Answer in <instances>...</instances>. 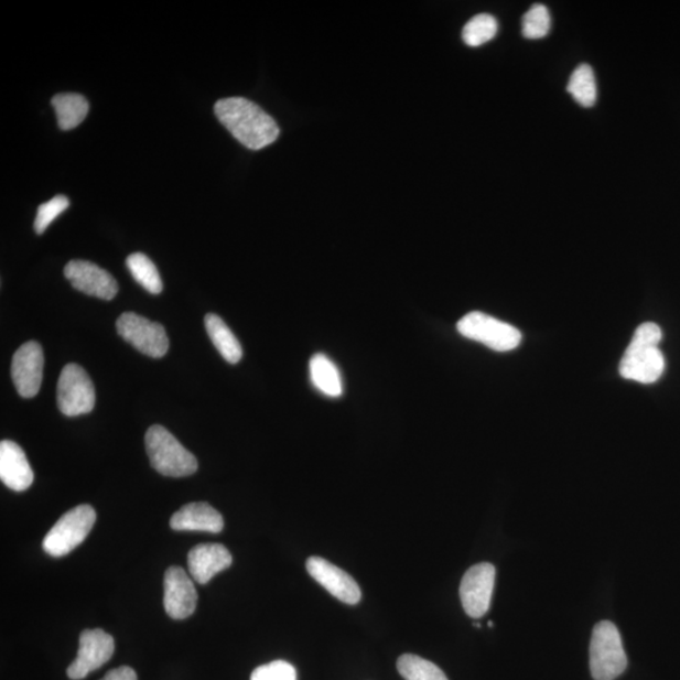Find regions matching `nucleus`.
<instances>
[{"label": "nucleus", "instance_id": "1", "mask_svg": "<svg viewBox=\"0 0 680 680\" xmlns=\"http://www.w3.org/2000/svg\"><path fill=\"white\" fill-rule=\"evenodd\" d=\"M217 119L242 145L260 150L276 143L280 129L276 120L258 104L244 97H228L216 102Z\"/></svg>", "mask_w": 680, "mask_h": 680}, {"label": "nucleus", "instance_id": "2", "mask_svg": "<svg viewBox=\"0 0 680 680\" xmlns=\"http://www.w3.org/2000/svg\"><path fill=\"white\" fill-rule=\"evenodd\" d=\"M661 338L663 333L658 324L644 323L638 326L620 361V376L643 385L657 382L666 369V358L659 349Z\"/></svg>", "mask_w": 680, "mask_h": 680}, {"label": "nucleus", "instance_id": "3", "mask_svg": "<svg viewBox=\"0 0 680 680\" xmlns=\"http://www.w3.org/2000/svg\"><path fill=\"white\" fill-rule=\"evenodd\" d=\"M145 447L150 464L159 474L183 478L198 469L196 456L163 427L154 425L147 431Z\"/></svg>", "mask_w": 680, "mask_h": 680}, {"label": "nucleus", "instance_id": "4", "mask_svg": "<svg viewBox=\"0 0 680 680\" xmlns=\"http://www.w3.org/2000/svg\"><path fill=\"white\" fill-rule=\"evenodd\" d=\"M626 667L622 635L612 622L598 623L593 632L590 646V669L595 680H615Z\"/></svg>", "mask_w": 680, "mask_h": 680}, {"label": "nucleus", "instance_id": "5", "mask_svg": "<svg viewBox=\"0 0 680 680\" xmlns=\"http://www.w3.org/2000/svg\"><path fill=\"white\" fill-rule=\"evenodd\" d=\"M96 522V511L83 505L62 516L44 537L43 550L52 558H62L82 544Z\"/></svg>", "mask_w": 680, "mask_h": 680}, {"label": "nucleus", "instance_id": "6", "mask_svg": "<svg viewBox=\"0 0 680 680\" xmlns=\"http://www.w3.org/2000/svg\"><path fill=\"white\" fill-rule=\"evenodd\" d=\"M456 328L463 337L482 343L496 352L514 350L522 342V333L516 326L481 312L463 316Z\"/></svg>", "mask_w": 680, "mask_h": 680}, {"label": "nucleus", "instance_id": "7", "mask_svg": "<svg viewBox=\"0 0 680 680\" xmlns=\"http://www.w3.org/2000/svg\"><path fill=\"white\" fill-rule=\"evenodd\" d=\"M94 384L83 367L75 364L62 369L57 385V403L68 418L90 413L95 408Z\"/></svg>", "mask_w": 680, "mask_h": 680}, {"label": "nucleus", "instance_id": "8", "mask_svg": "<svg viewBox=\"0 0 680 680\" xmlns=\"http://www.w3.org/2000/svg\"><path fill=\"white\" fill-rule=\"evenodd\" d=\"M120 337L143 355L162 358L170 349L164 326L136 313H123L117 322Z\"/></svg>", "mask_w": 680, "mask_h": 680}, {"label": "nucleus", "instance_id": "9", "mask_svg": "<svg viewBox=\"0 0 680 680\" xmlns=\"http://www.w3.org/2000/svg\"><path fill=\"white\" fill-rule=\"evenodd\" d=\"M496 568L483 562L467 570L461 585V598L464 611L473 619H481L489 612Z\"/></svg>", "mask_w": 680, "mask_h": 680}, {"label": "nucleus", "instance_id": "10", "mask_svg": "<svg viewBox=\"0 0 680 680\" xmlns=\"http://www.w3.org/2000/svg\"><path fill=\"white\" fill-rule=\"evenodd\" d=\"M115 651V641L110 634L101 629L85 630L79 635L77 658L67 669L69 679L86 678L94 670L109 661Z\"/></svg>", "mask_w": 680, "mask_h": 680}, {"label": "nucleus", "instance_id": "11", "mask_svg": "<svg viewBox=\"0 0 680 680\" xmlns=\"http://www.w3.org/2000/svg\"><path fill=\"white\" fill-rule=\"evenodd\" d=\"M43 367V350L37 342H26L14 353L12 378L15 390L23 399H32L40 392Z\"/></svg>", "mask_w": 680, "mask_h": 680}, {"label": "nucleus", "instance_id": "12", "mask_svg": "<svg viewBox=\"0 0 680 680\" xmlns=\"http://www.w3.org/2000/svg\"><path fill=\"white\" fill-rule=\"evenodd\" d=\"M198 594L188 573L172 566L164 575V608L174 620L187 619L196 612Z\"/></svg>", "mask_w": 680, "mask_h": 680}, {"label": "nucleus", "instance_id": "13", "mask_svg": "<svg viewBox=\"0 0 680 680\" xmlns=\"http://www.w3.org/2000/svg\"><path fill=\"white\" fill-rule=\"evenodd\" d=\"M64 272L71 285L86 295L111 300L118 294L117 280L90 261H69Z\"/></svg>", "mask_w": 680, "mask_h": 680}, {"label": "nucleus", "instance_id": "14", "mask_svg": "<svg viewBox=\"0 0 680 680\" xmlns=\"http://www.w3.org/2000/svg\"><path fill=\"white\" fill-rule=\"evenodd\" d=\"M306 570L317 584L344 604L356 605L360 602L361 593L355 579L330 561L311 558L306 562Z\"/></svg>", "mask_w": 680, "mask_h": 680}, {"label": "nucleus", "instance_id": "15", "mask_svg": "<svg viewBox=\"0 0 680 680\" xmlns=\"http://www.w3.org/2000/svg\"><path fill=\"white\" fill-rule=\"evenodd\" d=\"M233 555L224 544L202 543L188 553L191 576L201 585H206L218 572L231 566Z\"/></svg>", "mask_w": 680, "mask_h": 680}, {"label": "nucleus", "instance_id": "16", "mask_svg": "<svg viewBox=\"0 0 680 680\" xmlns=\"http://www.w3.org/2000/svg\"><path fill=\"white\" fill-rule=\"evenodd\" d=\"M0 479L14 492H24L33 483L32 467L21 446L13 441L0 443Z\"/></svg>", "mask_w": 680, "mask_h": 680}, {"label": "nucleus", "instance_id": "17", "mask_svg": "<svg viewBox=\"0 0 680 680\" xmlns=\"http://www.w3.org/2000/svg\"><path fill=\"white\" fill-rule=\"evenodd\" d=\"M225 526L224 518L219 511L211 507L208 503H190L175 511L171 518L173 531H194L219 533Z\"/></svg>", "mask_w": 680, "mask_h": 680}, {"label": "nucleus", "instance_id": "18", "mask_svg": "<svg viewBox=\"0 0 680 680\" xmlns=\"http://www.w3.org/2000/svg\"><path fill=\"white\" fill-rule=\"evenodd\" d=\"M309 373H311L312 384L317 391L332 397V399H337L343 395L339 369L328 357L321 355V353L313 356L311 364H309Z\"/></svg>", "mask_w": 680, "mask_h": 680}, {"label": "nucleus", "instance_id": "19", "mask_svg": "<svg viewBox=\"0 0 680 680\" xmlns=\"http://www.w3.org/2000/svg\"><path fill=\"white\" fill-rule=\"evenodd\" d=\"M205 325L212 343L228 364L236 365L242 358V347L227 324L216 314H207Z\"/></svg>", "mask_w": 680, "mask_h": 680}, {"label": "nucleus", "instance_id": "20", "mask_svg": "<svg viewBox=\"0 0 680 680\" xmlns=\"http://www.w3.org/2000/svg\"><path fill=\"white\" fill-rule=\"evenodd\" d=\"M51 102L56 111L60 129L66 131L77 128L90 109L88 101L79 94H58L53 96Z\"/></svg>", "mask_w": 680, "mask_h": 680}, {"label": "nucleus", "instance_id": "21", "mask_svg": "<svg viewBox=\"0 0 680 680\" xmlns=\"http://www.w3.org/2000/svg\"><path fill=\"white\" fill-rule=\"evenodd\" d=\"M568 91L584 108L594 106L597 99V86L594 69L580 65L570 77Z\"/></svg>", "mask_w": 680, "mask_h": 680}, {"label": "nucleus", "instance_id": "22", "mask_svg": "<svg viewBox=\"0 0 680 680\" xmlns=\"http://www.w3.org/2000/svg\"><path fill=\"white\" fill-rule=\"evenodd\" d=\"M127 267L134 280L150 294H161L163 281L152 260L144 253H132L127 259Z\"/></svg>", "mask_w": 680, "mask_h": 680}, {"label": "nucleus", "instance_id": "23", "mask_svg": "<svg viewBox=\"0 0 680 680\" xmlns=\"http://www.w3.org/2000/svg\"><path fill=\"white\" fill-rule=\"evenodd\" d=\"M397 669L406 680H449L438 666L413 655H404L397 661Z\"/></svg>", "mask_w": 680, "mask_h": 680}, {"label": "nucleus", "instance_id": "24", "mask_svg": "<svg viewBox=\"0 0 680 680\" xmlns=\"http://www.w3.org/2000/svg\"><path fill=\"white\" fill-rule=\"evenodd\" d=\"M498 33V22L490 14H478L467 22L463 30V40L471 47L483 46Z\"/></svg>", "mask_w": 680, "mask_h": 680}, {"label": "nucleus", "instance_id": "25", "mask_svg": "<svg viewBox=\"0 0 680 680\" xmlns=\"http://www.w3.org/2000/svg\"><path fill=\"white\" fill-rule=\"evenodd\" d=\"M551 30V14L543 4H535L524 17L522 32L526 39L540 40Z\"/></svg>", "mask_w": 680, "mask_h": 680}, {"label": "nucleus", "instance_id": "26", "mask_svg": "<svg viewBox=\"0 0 680 680\" xmlns=\"http://www.w3.org/2000/svg\"><path fill=\"white\" fill-rule=\"evenodd\" d=\"M69 201L66 196H56L51 201L43 203L40 206L37 212V217L34 220V231L35 234L42 235L48 226L55 220L61 214L68 208Z\"/></svg>", "mask_w": 680, "mask_h": 680}, {"label": "nucleus", "instance_id": "27", "mask_svg": "<svg viewBox=\"0 0 680 680\" xmlns=\"http://www.w3.org/2000/svg\"><path fill=\"white\" fill-rule=\"evenodd\" d=\"M251 680H296V670L288 661L277 660L256 668Z\"/></svg>", "mask_w": 680, "mask_h": 680}, {"label": "nucleus", "instance_id": "28", "mask_svg": "<svg viewBox=\"0 0 680 680\" xmlns=\"http://www.w3.org/2000/svg\"><path fill=\"white\" fill-rule=\"evenodd\" d=\"M101 680H138L134 669L130 667H120L112 669Z\"/></svg>", "mask_w": 680, "mask_h": 680}]
</instances>
